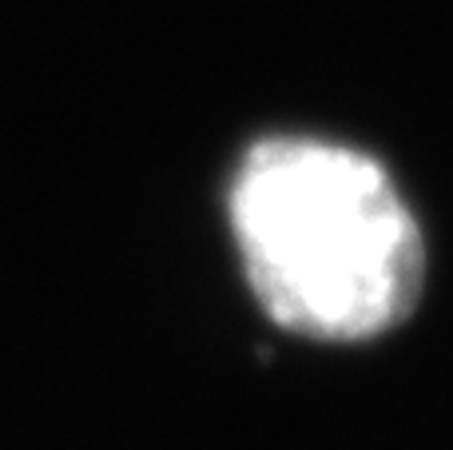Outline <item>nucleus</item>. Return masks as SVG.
<instances>
[{
	"instance_id": "f257e3e1",
	"label": "nucleus",
	"mask_w": 453,
	"mask_h": 450,
	"mask_svg": "<svg viewBox=\"0 0 453 450\" xmlns=\"http://www.w3.org/2000/svg\"><path fill=\"white\" fill-rule=\"evenodd\" d=\"M231 228L258 303L311 339H374L422 295L426 252L406 199L342 144H255L231 183Z\"/></svg>"
}]
</instances>
